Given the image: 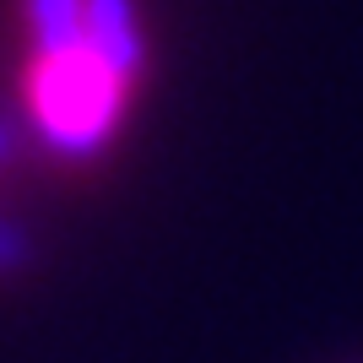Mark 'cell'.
Segmentation results:
<instances>
[{"instance_id":"cell-1","label":"cell","mask_w":363,"mask_h":363,"mask_svg":"<svg viewBox=\"0 0 363 363\" xmlns=\"http://www.w3.org/2000/svg\"><path fill=\"white\" fill-rule=\"evenodd\" d=\"M141 28L130 0H28L16 104L60 157L108 147L141 87Z\"/></svg>"}]
</instances>
